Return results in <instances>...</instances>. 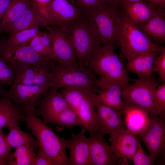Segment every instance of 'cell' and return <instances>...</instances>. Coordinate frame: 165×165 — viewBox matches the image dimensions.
I'll return each instance as SVG.
<instances>
[{
	"label": "cell",
	"instance_id": "4",
	"mask_svg": "<svg viewBox=\"0 0 165 165\" xmlns=\"http://www.w3.org/2000/svg\"><path fill=\"white\" fill-rule=\"evenodd\" d=\"M96 75L86 67L66 66L53 61L50 70V87L81 88L93 94L99 89Z\"/></svg>",
	"mask_w": 165,
	"mask_h": 165
},
{
	"label": "cell",
	"instance_id": "16",
	"mask_svg": "<svg viewBox=\"0 0 165 165\" xmlns=\"http://www.w3.org/2000/svg\"><path fill=\"white\" fill-rule=\"evenodd\" d=\"M86 131L82 128L78 134L72 132L71 138L66 139L70 165H91L89 138L86 136Z\"/></svg>",
	"mask_w": 165,
	"mask_h": 165
},
{
	"label": "cell",
	"instance_id": "32",
	"mask_svg": "<svg viewBox=\"0 0 165 165\" xmlns=\"http://www.w3.org/2000/svg\"><path fill=\"white\" fill-rule=\"evenodd\" d=\"M60 93L68 105L75 110L80 106L85 97L89 94L92 93L84 89L72 87L62 88Z\"/></svg>",
	"mask_w": 165,
	"mask_h": 165
},
{
	"label": "cell",
	"instance_id": "42",
	"mask_svg": "<svg viewBox=\"0 0 165 165\" xmlns=\"http://www.w3.org/2000/svg\"><path fill=\"white\" fill-rule=\"evenodd\" d=\"M13 0H0V22L5 11Z\"/></svg>",
	"mask_w": 165,
	"mask_h": 165
},
{
	"label": "cell",
	"instance_id": "28",
	"mask_svg": "<svg viewBox=\"0 0 165 165\" xmlns=\"http://www.w3.org/2000/svg\"><path fill=\"white\" fill-rule=\"evenodd\" d=\"M31 0H13L4 13L0 22V33L21 16Z\"/></svg>",
	"mask_w": 165,
	"mask_h": 165
},
{
	"label": "cell",
	"instance_id": "40",
	"mask_svg": "<svg viewBox=\"0 0 165 165\" xmlns=\"http://www.w3.org/2000/svg\"><path fill=\"white\" fill-rule=\"evenodd\" d=\"M51 0H31L34 4L38 11L41 15L48 22L49 19L47 10V6Z\"/></svg>",
	"mask_w": 165,
	"mask_h": 165
},
{
	"label": "cell",
	"instance_id": "8",
	"mask_svg": "<svg viewBox=\"0 0 165 165\" xmlns=\"http://www.w3.org/2000/svg\"><path fill=\"white\" fill-rule=\"evenodd\" d=\"M0 58L14 71L24 66L40 64L52 61L38 53L27 43L8 47L0 42Z\"/></svg>",
	"mask_w": 165,
	"mask_h": 165
},
{
	"label": "cell",
	"instance_id": "48",
	"mask_svg": "<svg viewBox=\"0 0 165 165\" xmlns=\"http://www.w3.org/2000/svg\"><path fill=\"white\" fill-rule=\"evenodd\" d=\"M69 1V2L71 3L72 4V5L73 4V2H74V0H68Z\"/></svg>",
	"mask_w": 165,
	"mask_h": 165
},
{
	"label": "cell",
	"instance_id": "3",
	"mask_svg": "<svg viewBox=\"0 0 165 165\" xmlns=\"http://www.w3.org/2000/svg\"><path fill=\"white\" fill-rule=\"evenodd\" d=\"M64 30L73 46L79 66L86 67L95 51L102 44L97 30L83 16Z\"/></svg>",
	"mask_w": 165,
	"mask_h": 165
},
{
	"label": "cell",
	"instance_id": "30",
	"mask_svg": "<svg viewBox=\"0 0 165 165\" xmlns=\"http://www.w3.org/2000/svg\"><path fill=\"white\" fill-rule=\"evenodd\" d=\"M41 32L38 30V27L20 30L9 33V37L7 40L0 42L6 46H15L29 42Z\"/></svg>",
	"mask_w": 165,
	"mask_h": 165
},
{
	"label": "cell",
	"instance_id": "31",
	"mask_svg": "<svg viewBox=\"0 0 165 165\" xmlns=\"http://www.w3.org/2000/svg\"><path fill=\"white\" fill-rule=\"evenodd\" d=\"M28 44L38 53L45 57L50 59L52 52L51 41L46 30L35 36Z\"/></svg>",
	"mask_w": 165,
	"mask_h": 165
},
{
	"label": "cell",
	"instance_id": "27",
	"mask_svg": "<svg viewBox=\"0 0 165 165\" xmlns=\"http://www.w3.org/2000/svg\"><path fill=\"white\" fill-rule=\"evenodd\" d=\"M9 133L6 139L11 150L24 145H29L35 148L38 147V143L30 133L22 130L19 124L11 125L8 128Z\"/></svg>",
	"mask_w": 165,
	"mask_h": 165
},
{
	"label": "cell",
	"instance_id": "7",
	"mask_svg": "<svg viewBox=\"0 0 165 165\" xmlns=\"http://www.w3.org/2000/svg\"><path fill=\"white\" fill-rule=\"evenodd\" d=\"M157 86V83L152 76L148 78H138L134 83L129 84L122 89V100L125 104L145 110L150 116L157 115L153 94Z\"/></svg>",
	"mask_w": 165,
	"mask_h": 165
},
{
	"label": "cell",
	"instance_id": "44",
	"mask_svg": "<svg viewBox=\"0 0 165 165\" xmlns=\"http://www.w3.org/2000/svg\"><path fill=\"white\" fill-rule=\"evenodd\" d=\"M7 91L4 86L0 83V99L7 94Z\"/></svg>",
	"mask_w": 165,
	"mask_h": 165
},
{
	"label": "cell",
	"instance_id": "41",
	"mask_svg": "<svg viewBox=\"0 0 165 165\" xmlns=\"http://www.w3.org/2000/svg\"><path fill=\"white\" fill-rule=\"evenodd\" d=\"M31 165H55V164L48 156L38 150L33 160Z\"/></svg>",
	"mask_w": 165,
	"mask_h": 165
},
{
	"label": "cell",
	"instance_id": "9",
	"mask_svg": "<svg viewBox=\"0 0 165 165\" xmlns=\"http://www.w3.org/2000/svg\"><path fill=\"white\" fill-rule=\"evenodd\" d=\"M46 30L51 41L50 59L64 65H79L74 49L64 30L51 25Z\"/></svg>",
	"mask_w": 165,
	"mask_h": 165
},
{
	"label": "cell",
	"instance_id": "33",
	"mask_svg": "<svg viewBox=\"0 0 165 165\" xmlns=\"http://www.w3.org/2000/svg\"><path fill=\"white\" fill-rule=\"evenodd\" d=\"M51 123L67 127L71 130L75 126H80L78 116L75 111L69 105L52 121Z\"/></svg>",
	"mask_w": 165,
	"mask_h": 165
},
{
	"label": "cell",
	"instance_id": "1",
	"mask_svg": "<svg viewBox=\"0 0 165 165\" xmlns=\"http://www.w3.org/2000/svg\"><path fill=\"white\" fill-rule=\"evenodd\" d=\"M23 121L38 143L39 150L48 156L55 165H70L66 152V139L58 136L38 117L35 108L19 106Z\"/></svg>",
	"mask_w": 165,
	"mask_h": 165
},
{
	"label": "cell",
	"instance_id": "39",
	"mask_svg": "<svg viewBox=\"0 0 165 165\" xmlns=\"http://www.w3.org/2000/svg\"><path fill=\"white\" fill-rule=\"evenodd\" d=\"M11 150L6 140V135L2 129H0V165H7Z\"/></svg>",
	"mask_w": 165,
	"mask_h": 165
},
{
	"label": "cell",
	"instance_id": "26",
	"mask_svg": "<svg viewBox=\"0 0 165 165\" xmlns=\"http://www.w3.org/2000/svg\"><path fill=\"white\" fill-rule=\"evenodd\" d=\"M24 115L19 107L7 94L0 99V129L9 128L12 125L23 121Z\"/></svg>",
	"mask_w": 165,
	"mask_h": 165
},
{
	"label": "cell",
	"instance_id": "11",
	"mask_svg": "<svg viewBox=\"0 0 165 165\" xmlns=\"http://www.w3.org/2000/svg\"><path fill=\"white\" fill-rule=\"evenodd\" d=\"M110 146L115 157L120 160L121 164L127 165L128 160H131L138 146L137 136L128 131L126 129L109 134Z\"/></svg>",
	"mask_w": 165,
	"mask_h": 165
},
{
	"label": "cell",
	"instance_id": "20",
	"mask_svg": "<svg viewBox=\"0 0 165 165\" xmlns=\"http://www.w3.org/2000/svg\"><path fill=\"white\" fill-rule=\"evenodd\" d=\"M95 106L101 132L109 134L126 129L122 113L100 103H96Z\"/></svg>",
	"mask_w": 165,
	"mask_h": 165
},
{
	"label": "cell",
	"instance_id": "13",
	"mask_svg": "<svg viewBox=\"0 0 165 165\" xmlns=\"http://www.w3.org/2000/svg\"><path fill=\"white\" fill-rule=\"evenodd\" d=\"M49 25L64 29L83 16L67 0H51L47 6Z\"/></svg>",
	"mask_w": 165,
	"mask_h": 165
},
{
	"label": "cell",
	"instance_id": "18",
	"mask_svg": "<svg viewBox=\"0 0 165 165\" xmlns=\"http://www.w3.org/2000/svg\"><path fill=\"white\" fill-rule=\"evenodd\" d=\"M124 105L122 116L126 129L130 133L138 136L145 132L150 126V116L141 108Z\"/></svg>",
	"mask_w": 165,
	"mask_h": 165
},
{
	"label": "cell",
	"instance_id": "21",
	"mask_svg": "<svg viewBox=\"0 0 165 165\" xmlns=\"http://www.w3.org/2000/svg\"><path fill=\"white\" fill-rule=\"evenodd\" d=\"M96 95L89 94L75 110L80 122V126L89 134L101 132L95 106Z\"/></svg>",
	"mask_w": 165,
	"mask_h": 165
},
{
	"label": "cell",
	"instance_id": "12",
	"mask_svg": "<svg viewBox=\"0 0 165 165\" xmlns=\"http://www.w3.org/2000/svg\"><path fill=\"white\" fill-rule=\"evenodd\" d=\"M50 88L47 85H28L13 82L7 94L19 106L34 108L38 105L42 97Z\"/></svg>",
	"mask_w": 165,
	"mask_h": 165
},
{
	"label": "cell",
	"instance_id": "36",
	"mask_svg": "<svg viewBox=\"0 0 165 165\" xmlns=\"http://www.w3.org/2000/svg\"><path fill=\"white\" fill-rule=\"evenodd\" d=\"M15 78V71L0 58V83L4 86L11 85Z\"/></svg>",
	"mask_w": 165,
	"mask_h": 165
},
{
	"label": "cell",
	"instance_id": "23",
	"mask_svg": "<svg viewBox=\"0 0 165 165\" xmlns=\"http://www.w3.org/2000/svg\"><path fill=\"white\" fill-rule=\"evenodd\" d=\"M159 53L156 51L147 53L127 60L126 66L127 72L136 74L138 78H151L154 72V63Z\"/></svg>",
	"mask_w": 165,
	"mask_h": 165
},
{
	"label": "cell",
	"instance_id": "45",
	"mask_svg": "<svg viewBox=\"0 0 165 165\" xmlns=\"http://www.w3.org/2000/svg\"><path fill=\"white\" fill-rule=\"evenodd\" d=\"M157 162H155L156 165H165V156H161L157 159Z\"/></svg>",
	"mask_w": 165,
	"mask_h": 165
},
{
	"label": "cell",
	"instance_id": "24",
	"mask_svg": "<svg viewBox=\"0 0 165 165\" xmlns=\"http://www.w3.org/2000/svg\"><path fill=\"white\" fill-rule=\"evenodd\" d=\"M49 25L47 21L39 14L31 1L19 18L9 26L4 32L10 33L20 30Z\"/></svg>",
	"mask_w": 165,
	"mask_h": 165
},
{
	"label": "cell",
	"instance_id": "2",
	"mask_svg": "<svg viewBox=\"0 0 165 165\" xmlns=\"http://www.w3.org/2000/svg\"><path fill=\"white\" fill-rule=\"evenodd\" d=\"M114 44L104 43L96 50L86 66L101 81L117 84L123 88L129 84L130 79L118 55Z\"/></svg>",
	"mask_w": 165,
	"mask_h": 165
},
{
	"label": "cell",
	"instance_id": "29",
	"mask_svg": "<svg viewBox=\"0 0 165 165\" xmlns=\"http://www.w3.org/2000/svg\"><path fill=\"white\" fill-rule=\"evenodd\" d=\"M36 153L35 148L29 145H24L15 148L10 153L7 160L8 165H31Z\"/></svg>",
	"mask_w": 165,
	"mask_h": 165
},
{
	"label": "cell",
	"instance_id": "17",
	"mask_svg": "<svg viewBox=\"0 0 165 165\" xmlns=\"http://www.w3.org/2000/svg\"><path fill=\"white\" fill-rule=\"evenodd\" d=\"M101 133L90 134L88 137L91 165H116L118 160L115 157Z\"/></svg>",
	"mask_w": 165,
	"mask_h": 165
},
{
	"label": "cell",
	"instance_id": "38",
	"mask_svg": "<svg viewBox=\"0 0 165 165\" xmlns=\"http://www.w3.org/2000/svg\"><path fill=\"white\" fill-rule=\"evenodd\" d=\"M154 64V72H156L161 84L165 83V47L162 46Z\"/></svg>",
	"mask_w": 165,
	"mask_h": 165
},
{
	"label": "cell",
	"instance_id": "37",
	"mask_svg": "<svg viewBox=\"0 0 165 165\" xmlns=\"http://www.w3.org/2000/svg\"><path fill=\"white\" fill-rule=\"evenodd\" d=\"M134 165H153L155 160L145 151L139 141L138 148L131 158Z\"/></svg>",
	"mask_w": 165,
	"mask_h": 165
},
{
	"label": "cell",
	"instance_id": "15",
	"mask_svg": "<svg viewBox=\"0 0 165 165\" xmlns=\"http://www.w3.org/2000/svg\"><path fill=\"white\" fill-rule=\"evenodd\" d=\"M57 88L51 87L43 96L36 109L37 113L41 116L45 123H51L53 119L58 116L68 105Z\"/></svg>",
	"mask_w": 165,
	"mask_h": 165
},
{
	"label": "cell",
	"instance_id": "25",
	"mask_svg": "<svg viewBox=\"0 0 165 165\" xmlns=\"http://www.w3.org/2000/svg\"><path fill=\"white\" fill-rule=\"evenodd\" d=\"M162 11L137 26L152 42L159 45L165 42V13Z\"/></svg>",
	"mask_w": 165,
	"mask_h": 165
},
{
	"label": "cell",
	"instance_id": "34",
	"mask_svg": "<svg viewBox=\"0 0 165 165\" xmlns=\"http://www.w3.org/2000/svg\"><path fill=\"white\" fill-rule=\"evenodd\" d=\"M153 98L157 115L164 120L165 119V83L157 86L154 90Z\"/></svg>",
	"mask_w": 165,
	"mask_h": 165
},
{
	"label": "cell",
	"instance_id": "14",
	"mask_svg": "<svg viewBox=\"0 0 165 165\" xmlns=\"http://www.w3.org/2000/svg\"><path fill=\"white\" fill-rule=\"evenodd\" d=\"M53 61L25 65L19 68L15 71V78L14 82L28 85H47L50 87V70Z\"/></svg>",
	"mask_w": 165,
	"mask_h": 165
},
{
	"label": "cell",
	"instance_id": "46",
	"mask_svg": "<svg viewBox=\"0 0 165 165\" xmlns=\"http://www.w3.org/2000/svg\"><path fill=\"white\" fill-rule=\"evenodd\" d=\"M144 0H121L120 3L122 2H134L143 1Z\"/></svg>",
	"mask_w": 165,
	"mask_h": 165
},
{
	"label": "cell",
	"instance_id": "10",
	"mask_svg": "<svg viewBox=\"0 0 165 165\" xmlns=\"http://www.w3.org/2000/svg\"><path fill=\"white\" fill-rule=\"evenodd\" d=\"M151 123L138 137L145 145L149 155L156 161L165 154V123L156 115L150 116Z\"/></svg>",
	"mask_w": 165,
	"mask_h": 165
},
{
	"label": "cell",
	"instance_id": "43",
	"mask_svg": "<svg viewBox=\"0 0 165 165\" xmlns=\"http://www.w3.org/2000/svg\"><path fill=\"white\" fill-rule=\"evenodd\" d=\"M143 1L159 8L165 9V0H144Z\"/></svg>",
	"mask_w": 165,
	"mask_h": 165
},
{
	"label": "cell",
	"instance_id": "19",
	"mask_svg": "<svg viewBox=\"0 0 165 165\" xmlns=\"http://www.w3.org/2000/svg\"><path fill=\"white\" fill-rule=\"evenodd\" d=\"M122 15L132 24L138 26L159 12L164 10L143 1L122 2Z\"/></svg>",
	"mask_w": 165,
	"mask_h": 165
},
{
	"label": "cell",
	"instance_id": "47",
	"mask_svg": "<svg viewBox=\"0 0 165 165\" xmlns=\"http://www.w3.org/2000/svg\"><path fill=\"white\" fill-rule=\"evenodd\" d=\"M109 2L112 4L118 5L120 4L121 2V0H108Z\"/></svg>",
	"mask_w": 165,
	"mask_h": 165
},
{
	"label": "cell",
	"instance_id": "35",
	"mask_svg": "<svg viewBox=\"0 0 165 165\" xmlns=\"http://www.w3.org/2000/svg\"><path fill=\"white\" fill-rule=\"evenodd\" d=\"M108 3H110L108 0H74L73 5L86 17L94 9Z\"/></svg>",
	"mask_w": 165,
	"mask_h": 165
},
{
	"label": "cell",
	"instance_id": "5",
	"mask_svg": "<svg viewBox=\"0 0 165 165\" xmlns=\"http://www.w3.org/2000/svg\"><path fill=\"white\" fill-rule=\"evenodd\" d=\"M117 42L120 46L122 55L127 60L147 53L160 52L162 47L151 41L137 26L131 23L122 13Z\"/></svg>",
	"mask_w": 165,
	"mask_h": 165
},
{
	"label": "cell",
	"instance_id": "6",
	"mask_svg": "<svg viewBox=\"0 0 165 165\" xmlns=\"http://www.w3.org/2000/svg\"><path fill=\"white\" fill-rule=\"evenodd\" d=\"M117 6L110 3L102 5L86 17L97 30L102 44L116 42L121 15Z\"/></svg>",
	"mask_w": 165,
	"mask_h": 165
},
{
	"label": "cell",
	"instance_id": "22",
	"mask_svg": "<svg viewBox=\"0 0 165 165\" xmlns=\"http://www.w3.org/2000/svg\"><path fill=\"white\" fill-rule=\"evenodd\" d=\"M97 84L99 90L95 103H102L122 113L125 106L121 95L123 88L117 84L104 82L98 79Z\"/></svg>",
	"mask_w": 165,
	"mask_h": 165
}]
</instances>
